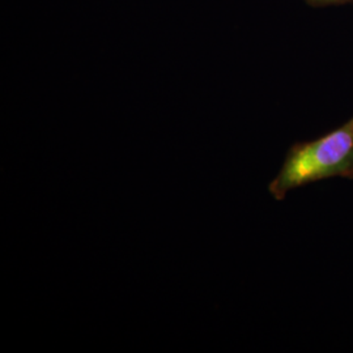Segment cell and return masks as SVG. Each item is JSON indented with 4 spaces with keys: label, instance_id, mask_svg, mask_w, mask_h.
<instances>
[{
    "label": "cell",
    "instance_id": "6da1fadb",
    "mask_svg": "<svg viewBox=\"0 0 353 353\" xmlns=\"http://www.w3.org/2000/svg\"><path fill=\"white\" fill-rule=\"evenodd\" d=\"M332 176L353 179V117L318 139L293 144L268 191L281 202L292 190Z\"/></svg>",
    "mask_w": 353,
    "mask_h": 353
},
{
    "label": "cell",
    "instance_id": "7a4b0ae2",
    "mask_svg": "<svg viewBox=\"0 0 353 353\" xmlns=\"http://www.w3.org/2000/svg\"><path fill=\"white\" fill-rule=\"evenodd\" d=\"M307 4L313 7H326V6H335V4H344L353 0H305Z\"/></svg>",
    "mask_w": 353,
    "mask_h": 353
}]
</instances>
